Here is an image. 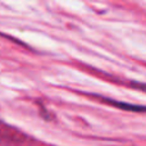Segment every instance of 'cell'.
I'll use <instances>...</instances> for the list:
<instances>
[{
	"mask_svg": "<svg viewBox=\"0 0 146 146\" xmlns=\"http://www.w3.org/2000/svg\"><path fill=\"white\" fill-rule=\"evenodd\" d=\"M109 103L114 104L115 106H119L122 109H127V110H135V111H146V106H136V105H129V104L118 103V101H109Z\"/></svg>",
	"mask_w": 146,
	"mask_h": 146,
	"instance_id": "1",
	"label": "cell"
}]
</instances>
